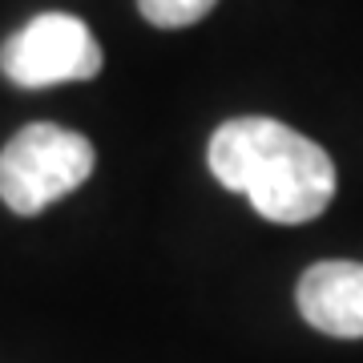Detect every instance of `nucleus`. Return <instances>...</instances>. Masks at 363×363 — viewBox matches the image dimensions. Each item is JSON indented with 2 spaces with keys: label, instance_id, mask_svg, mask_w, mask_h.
<instances>
[{
  "label": "nucleus",
  "instance_id": "obj_4",
  "mask_svg": "<svg viewBox=\"0 0 363 363\" xmlns=\"http://www.w3.org/2000/svg\"><path fill=\"white\" fill-rule=\"evenodd\" d=\"M298 315L331 339H363V262H315L298 279Z\"/></svg>",
  "mask_w": 363,
  "mask_h": 363
},
{
  "label": "nucleus",
  "instance_id": "obj_3",
  "mask_svg": "<svg viewBox=\"0 0 363 363\" xmlns=\"http://www.w3.org/2000/svg\"><path fill=\"white\" fill-rule=\"evenodd\" d=\"M105 57L93 28L73 13H40L0 45V73L16 89H49L93 81Z\"/></svg>",
  "mask_w": 363,
  "mask_h": 363
},
{
  "label": "nucleus",
  "instance_id": "obj_1",
  "mask_svg": "<svg viewBox=\"0 0 363 363\" xmlns=\"http://www.w3.org/2000/svg\"><path fill=\"white\" fill-rule=\"evenodd\" d=\"M222 190L242 194L267 222L303 226L335 198V162L327 150L274 117H230L206 150Z\"/></svg>",
  "mask_w": 363,
  "mask_h": 363
},
{
  "label": "nucleus",
  "instance_id": "obj_5",
  "mask_svg": "<svg viewBox=\"0 0 363 363\" xmlns=\"http://www.w3.org/2000/svg\"><path fill=\"white\" fill-rule=\"evenodd\" d=\"M218 0H138V13L154 28H190L214 9Z\"/></svg>",
  "mask_w": 363,
  "mask_h": 363
},
{
  "label": "nucleus",
  "instance_id": "obj_2",
  "mask_svg": "<svg viewBox=\"0 0 363 363\" xmlns=\"http://www.w3.org/2000/svg\"><path fill=\"white\" fill-rule=\"evenodd\" d=\"M97 150L85 133L33 121L0 150V202L21 218H33L89 182Z\"/></svg>",
  "mask_w": 363,
  "mask_h": 363
}]
</instances>
